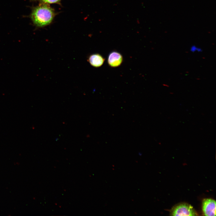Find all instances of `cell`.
<instances>
[{
	"label": "cell",
	"mask_w": 216,
	"mask_h": 216,
	"mask_svg": "<svg viewBox=\"0 0 216 216\" xmlns=\"http://www.w3.org/2000/svg\"><path fill=\"white\" fill-rule=\"evenodd\" d=\"M35 1H37L40 3H45L47 4H56L62 6L61 4V1L62 0H33Z\"/></svg>",
	"instance_id": "6"
},
{
	"label": "cell",
	"mask_w": 216,
	"mask_h": 216,
	"mask_svg": "<svg viewBox=\"0 0 216 216\" xmlns=\"http://www.w3.org/2000/svg\"><path fill=\"white\" fill-rule=\"evenodd\" d=\"M172 216H196L197 213L193 207L188 204L182 203L174 206L170 212Z\"/></svg>",
	"instance_id": "2"
},
{
	"label": "cell",
	"mask_w": 216,
	"mask_h": 216,
	"mask_svg": "<svg viewBox=\"0 0 216 216\" xmlns=\"http://www.w3.org/2000/svg\"><path fill=\"white\" fill-rule=\"evenodd\" d=\"M190 50L192 52H194L196 51L199 52H200L202 51L201 48L198 47L195 45H193L191 46Z\"/></svg>",
	"instance_id": "7"
},
{
	"label": "cell",
	"mask_w": 216,
	"mask_h": 216,
	"mask_svg": "<svg viewBox=\"0 0 216 216\" xmlns=\"http://www.w3.org/2000/svg\"><path fill=\"white\" fill-rule=\"evenodd\" d=\"M57 14L58 13L49 4L40 3L33 8L31 17L36 27L43 28L52 23Z\"/></svg>",
	"instance_id": "1"
},
{
	"label": "cell",
	"mask_w": 216,
	"mask_h": 216,
	"mask_svg": "<svg viewBox=\"0 0 216 216\" xmlns=\"http://www.w3.org/2000/svg\"><path fill=\"white\" fill-rule=\"evenodd\" d=\"M202 210L205 216L216 215V201L212 199H204L202 202Z\"/></svg>",
	"instance_id": "3"
},
{
	"label": "cell",
	"mask_w": 216,
	"mask_h": 216,
	"mask_svg": "<svg viewBox=\"0 0 216 216\" xmlns=\"http://www.w3.org/2000/svg\"><path fill=\"white\" fill-rule=\"evenodd\" d=\"M123 60V57L120 53L116 51H113L109 54L107 62L110 67L115 68L120 65Z\"/></svg>",
	"instance_id": "4"
},
{
	"label": "cell",
	"mask_w": 216,
	"mask_h": 216,
	"mask_svg": "<svg viewBox=\"0 0 216 216\" xmlns=\"http://www.w3.org/2000/svg\"><path fill=\"white\" fill-rule=\"evenodd\" d=\"M87 60L90 64L95 68L101 67L104 64L105 58L98 53H94L90 55Z\"/></svg>",
	"instance_id": "5"
}]
</instances>
